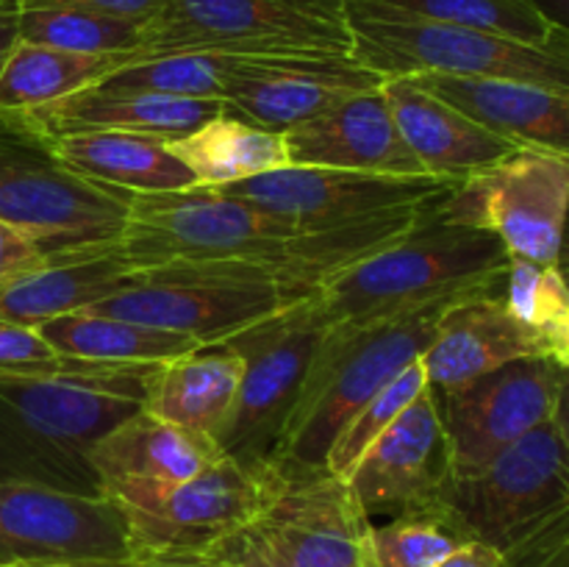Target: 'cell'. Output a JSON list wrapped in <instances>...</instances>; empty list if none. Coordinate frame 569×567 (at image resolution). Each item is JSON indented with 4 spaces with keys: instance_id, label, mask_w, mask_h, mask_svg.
<instances>
[{
    "instance_id": "e0dca14e",
    "label": "cell",
    "mask_w": 569,
    "mask_h": 567,
    "mask_svg": "<svg viewBox=\"0 0 569 567\" xmlns=\"http://www.w3.org/2000/svg\"><path fill=\"white\" fill-rule=\"evenodd\" d=\"M383 78L339 56H242L222 87L228 115L270 131H292Z\"/></svg>"
},
{
    "instance_id": "7a4b0ae2",
    "label": "cell",
    "mask_w": 569,
    "mask_h": 567,
    "mask_svg": "<svg viewBox=\"0 0 569 567\" xmlns=\"http://www.w3.org/2000/svg\"><path fill=\"white\" fill-rule=\"evenodd\" d=\"M509 250L483 228L422 215L411 231L348 267L317 292L328 326H367L456 295H500Z\"/></svg>"
},
{
    "instance_id": "9a60e30c",
    "label": "cell",
    "mask_w": 569,
    "mask_h": 567,
    "mask_svg": "<svg viewBox=\"0 0 569 567\" xmlns=\"http://www.w3.org/2000/svg\"><path fill=\"white\" fill-rule=\"evenodd\" d=\"M565 367L550 356H522L472 378L453 392H433L453 476H470L550 420Z\"/></svg>"
},
{
    "instance_id": "8d00e7d4",
    "label": "cell",
    "mask_w": 569,
    "mask_h": 567,
    "mask_svg": "<svg viewBox=\"0 0 569 567\" xmlns=\"http://www.w3.org/2000/svg\"><path fill=\"white\" fill-rule=\"evenodd\" d=\"M20 9H78L92 11V14L117 17V20H131L139 26H148L167 0H17Z\"/></svg>"
},
{
    "instance_id": "7bdbcfd3",
    "label": "cell",
    "mask_w": 569,
    "mask_h": 567,
    "mask_svg": "<svg viewBox=\"0 0 569 567\" xmlns=\"http://www.w3.org/2000/svg\"><path fill=\"white\" fill-rule=\"evenodd\" d=\"M214 559L203 556H133L128 561H109L100 567H211Z\"/></svg>"
},
{
    "instance_id": "d4e9b609",
    "label": "cell",
    "mask_w": 569,
    "mask_h": 567,
    "mask_svg": "<svg viewBox=\"0 0 569 567\" xmlns=\"http://www.w3.org/2000/svg\"><path fill=\"white\" fill-rule=\"evenodd\" d=\"M244 359L226 342L200 345L156 365L142 409L172 426L217 439L237 409Z\"/></svg>"
},
{
    "instance_id": "d6a6232c",
    "label": "cell",
    "mask_w": 569,
    "mask_h": 567,
    "mask_svg": "<svg viewBox=\"0 0 569 567\" xmlns=\"http://www.w3.org/2000/svg\"><path fill=\"white\" fill-rule=\"evenodd\" d=\"M239 53H167L120 67L100 87L159 92L176 98L222 100V87Z\"/></svg>"
},
{
    "instance_id": "4316f807",
    "label": "cell",
    "mask_w": 569,
    "mask_h": 567,
    "mask_svg": "<svg viewBox=\"0 0 569 567\" xmlns=\"http://www.w3.org/2000/svg\"><path fill=\"white\" fill-rule=\"evenodd\" d=\"M61 159L89 181L126 192H178L198 187L189 167L159 137L128 131H81L53 137Z\"/></svg>"
},
{
    "instance_id": "c3c4849f",
    "label": "cell",
    "mask_w": 569,
    "mask_h": 567,
    "mask_svg": "<svg viewBox=\"0 0 569 567\" xmlns=\"http://www.w3.org/2000/svg\"><path fill=\"white\" fill-rule=\"evenodd\" d=\"M211 567H244V565H237V561H211Z\"/></svg>"
},
{
    "instance_id": "8992f818",
    "label": "cell",
    "mask_w": 569,
    "mask_h": 567,
    "mask_svg": "<svg viewBox=\"0 0 569 567\" xmlns=\"http://www.w3.org/2000/svg\"><path fill=\"white\" fill-rule=\"evenodd\" d=\"M167 53L353 59L348 0H167L131 64Z\"/></svg>"
},
{
    "instance_id": "30bf717a",
    "label": "cell",
    "mask_w": 569,
    "mask_h": 567,
    "mask_svg": "<svg viewBox=\"0 0 569 567\" xmlns=\"http://www.w3.org/2000/svg\"><path fill=\"white\" fill-rule=\"evenodd\" d=\"M289 478L272 465H242L222 456L200 476L156 495L117 504L128 520L133 556H203L259 515H264Z\"/></svg>"
},
{
    "instance_id": "b9f144b4",
    "label": "cell",
    "mask_w": 569,
    "mask_h": 567,
    "mask_svg": "<svg viewBox=\"0 0 569 567\" xmlns=\"http://www.w3.org/2000/svg\"><path fill=\"white\" fill-rule=\"evenodd\" d=\"M17 42H20V3L0 0V72H3Z\"/></svg>"
},
{
    "instance_id": "bcb514c9",
    "label": "cell",
    "mask_w": 569,
    "mask_h": 567,
    "mask_svg": "<svg viewBox=\"0 0 569 567\" xmlns=\"http://www.w3.org/2000/svg\"><path fill=\"white\" fill-rule=\"evenodd\" d=\"M559 267H561V270H565V267H569V211H567V222H565V239H561Z\"/></svg>"
},
{
    "instance_id": "ab89813d",
    "label": "cell",
    "mask_w": 569,
    "mask_h": 567,
    "mask_svg": "<svg viewBox=\"0 0 569 567\" xmlns=\"http://www.w3.org/2000/svg\"><path fill=\"white\" fill-rule=\"evenodd\" d=\"M506 567H569V539L503 554Z\"/></svg>"
},
{
    "instance_id": "1f68e13d",
    "label": "cell",
    "mask_w": 569,
    "mask_h": 567,
    "mask_svg": "<svg viewBox=\"0 0 569 567\" xmlns=\"http://www.w3.org/2000/svg\"><path fill=\"white\" fill-rule=\"evenodd\" d=\"M144 26L78 9H20V42L72 53H131Z\"/></svg>"
},
{
    "instance_id": "836d02e7",
    "label": "cell",
    "mask_w": 569,
    "mask_h": 567,
    "mask_svg": "<svg viewBox=\"0 0 569 567\" xmlns=\"http://www.w3.org/2000/svg\"><path fill=\"white\" fill-rule=\"evenodd\" d=\"M461 543L467 539L439 506L403 511L383 526H372V567H439Z\"/></svg>"
},
{
    "instance_id": "f35d334b",
    "label": "cell",
    "mask_w": 569,
    "mask_h": 567,
    "mask_svg": "<svg viewBox=\"0 0 569 567\" xmlns=\"http://www.w3.org/2000/svg\"><path fill=\"white\" fill-rule=\"evenodd\" d=\"M537 334L542 342V354L569 370V300Z\"/></svg>"
},
{
    "instance_id": "ba28073f",
    "label": "cell",
    "mask_w": 569,
    "mask_h": 567,
    "mask_svg": "<svg viewBox=\"0 0 569 567\" xmlns=\"http://www.w3.org/2000/svg\"><path fill=\"white\" fill-rule=\"evenodd\" d=\"M439 509L461 537L500 554L569 509V454L553 422H542L470 476H453Z\"/></svg>"
},
{
    "instance_id": "cb8c5ba5",
    "label": "cell",
    "mask_w": 569,
    "mask_h": 567,
    "mask_svg": "<svg viewBox=\"0 0 569 567\" xmlns=\"http://www.w3.org/2000/svg\"><path fill=\"white\" fill-rule=\"evenodd\" d=\"M222 100L206 98H176L159 92H131V89L94 87L61 98L50 106L28 111L50 137L81 131H128L159 137L172 142L187 137L203 122L226 115Z\"/></svg>"
},
{
    "instance_id": "f6af8a7d",
    "label": "cell",
    "mask_w": 569,
    "mask_h": 567,
    "mask_svg": "<svg viewBox=\"0 0 569 567\" xmlns=\"http://www.w3.org/2000/svg\"><path fill=\"white\" fill-rule=\"evenodd\" d=\"M531 3L542 11L545 20L569 33V0H531Z\"/></svg>"
},
{
    "instance_id": "8fae6325",
    "label": "cell",
    "mask_w": 569,
    "mask_h": 567,
    "mask_svg": "<svg viewBox=\"0 0 569 567\" xmlns=\"http://www.w3.org/2000/svg\"><path fill=\"white\" fill-rule=\"evenodd\" d=\"M315 298L222 339L242 356L244 372L237 409L217 445L242 465H270L300 398L306 372L331 328L322 320Z\"/></svg>"
},
{
    "instance_id": "484cf974",
    "label": "cell",
    "mask_w": 569,
    "mask_h": 567,
    "mask_svg": "<svg viewBox=\"0 0 569 567\" xmlns=\"http://www.w3.org/2000/svg\"><path fill=\"white\" fill-rule=\"evenodd\" d=\"M137 270L120 245L98 253L67 256L11 278L0 287V320L39 328L61 315L83 311L131 287Z\"/></svg>"
},
{
    "instance_id": "e575fe53",
    "label": "cell",
    "mask_w": 569,
    "mask_h": 567,
    "mask_svg": "<svg viewBox=\"0 0 569 567\" xmlns=\"http://www.w3.org/2000/svg\"><path fill=\"white\" fill-rule=\"evenodd\" d=\"M428 389V376L420 361L406 367L398 378L387 384L372 400H367L359 411L348 420V426L333 439L331 450L326 456V470L339 478H348L361 456L367 454L372 442L398 420L411 400L420 398Z\"/></svg>"
},
{
    "instance_id": "7c38bea8",
    "label": "cell",
    "mask_w": 569,
    "mask_h": 567,
    "mask_svg": "<svg viewBox=\"0 0 569 567\" xmlns=\"http://www.w3.org/2000/svg\"><path fill=\"white\" fill-rule=\"evenodd\" d=\"M569 211V161L517 150L472 172L437 203V215L495 233L511 259L559 265Z\"/></svg>"
},
{
    "instance_id": "9c48e42d",
    "label": "cell",
    "mask_w": 569,
    "mask_h": 567,
    "mask_svg": "<svg viewBox=\"0 0 569 567\" xmlns=\"http://www.w3.org/2000/svg\"><path fill=\"white\" fill-rule=\"evenodd\" d=\"M372 520L348 478H289L276 504L214 550L244 567H372Z\"/></svg>"
},
{
    "instance_id": "5b68a950",
    "label": "cell",
    "mask_w": 569,
    "mask_h": 567,
    "mask_svg": "<svg viewBox=\"0 0 569 567\" xmlns=\"http://www.w3.org/2000/svg\"><path fill=\"white\" fill-rule=\"evenodd\" d=\"M353 61L381 78L456 76L569 92V44L537 48L498 33L433 22L381 0H348Z\"/></svg>"
},
{
    "instance_id": "44dd1931",
    "label": "cell",
    "mask_w": 569,
    "mask_h": 567,
    "mask_svg": "<svg viewBox=\"0 0 569 567\" xmlns=\"http://www.w3.org/2000/svg\"><path fill=\"white\" fill-rule=\"evenodd\" d=\"M522 356H545L537 331L522 326L500 295H465L442 311L420 365L428 389L442 395Z\"/></svg>"
},
{
    "instance_id": "4fadbf2b",
    "label": "cell",
    "mask_w": 569,
    "mask_h": 567,
    "mask_svg": "<svg viewBox=\"0 0 569 567\" xmlns=\"http://www.w3.org/2000/svg\"><path fill=\"white\" fill-rule=\"evenodd\" d=\"M300 300L303 298H295L283 289L248 281L214 267L176 265L137 270L131 287L83 311L187 334L200 345H214L281 315Z\"/></svg>"
},
{
    "instance_id": "6da1fadb",
    "label": "cell",
    "mask_w": 569,
    "mask_h": 567,
    "mask_svg": "<svg viewBox=\"0 0 569 567\" xmlns=\"http://www.w3.org/2000/svg\"><path fill=\"white\" fill-rule=\"evenodd\" d=\"M156 365L109 381L0 370V484L31 481L103 495L89 450L142 409Z\"/></svg>"
},
{
    "instance_id": "3957f363",
    "label": "cell",
    "mask_w": 569,
    "mask_h": 567,
    "mask_svg": "<svg viewBox=\"0 0 569 567\" xmlns=\"http://www.w3.org/2000/svg\"><path fill=\"white\" fill-rule=\"evenodd\" d=\"M459 298L465 295L367 326L328 328L270 465L287 478L326 470L328 450L350 417L406 367L422 359L439 317Z\"/></svg>"
},
{
    "instance_id": "d590c367",
    "label": "cell",
    "mask_w": 569,
    "mask_h": 567,
    "mask_svg": "<svg viewBox=\"0 0 569 567\" xmlns=\"http://www.w3.org/2000/svg\"><path fill=\"white\" fill-rule=\"evenodd\" d=\"M142 365H120V361H92L64 356L44 342L37 328L14 326L0 320V370L20 376L50 378H87V381H109Z\"/></svg>"
},
{
    "instance_id": "7402d4cb",
    "label": "cell",
    "mask_w": 569,
    "mask_h": 567,
    "mask_svg": "<svg viewBox=\"0 0 569 567\" xmlns=\"http://www.w3.org/2000/svg\"><path fill=\"white\" fill-rule=\"evenodd\" d=\"M381 92L426 176L465 181L472 172L522 150L520 145L483 128L448 100L428 92L411 76L383 78Z\"/></svg>"
},
{
    "instance_id": "83f0119b",
    "label": "cell",
    "mask_w": 569,
    "mask_h": 567,
    "mask_svg": "<svg viewBox=\"0 0 569 567\" xmlns=\"http://www.w3.org/2000/svg\"><path fill=\"white\" fill-rule=\"evenodd\" d=\"M167 145L189 167L198 187H228L289 167L281 131L253 126L228 111Z\"/></svg>"
},
{
    "instance_id": "277c9868",
    "label": "cell",
    "mask_w": 569,
    "mask_h": 567,
    "mask_svg": "<svg viewBox=\"0 0 569 567\" xmlns=\"http://www.w3.org/2000/svg\"><path fill=\"white\" fill-rule=\"evenodd\" d=\"M133 195L78 176L28 111H0V222L48 261L120 245Z\"/></svg>"
},
{
    "instance_id": "f1b7e54d",
    "label": "cell",
    "mask_w": 569,
    "mask_h": 567,
    "mask_svg": "<svg viewBox=\"0 0 569 567\" xmlns=\"http://www.w3.org/2000/svg\"><path fill=\"white\" fill-rule=\"evenodd\" d=\"M128 64L131 53H72L17 42L0 72V111H33L50 106L94 87Z\"/></svg>"
},
{
    "instance_id": "52a82bcc",
    "label": "cell",
    "mask_w": 569,
    "mask_h": 567,
    "mask_svg": "<svg viewBox=\"0 0 569 567\" xmlns=\"http://www.w3.org/2000/svg\"><path fill=\"white\" fill-rule=\"evenodd\" d=\"M303 231L214 187H189L133 195L120 250L133 270L248 261L289 250Z\"/></svg>"
},
{
    "instance_id": "603a6c76",
    "label": "cell",
    "mask_w": 569,
    "mask_h": 567,
    "mask_svg": "<svg viewBox=\"0 0 569 567\" xmlns=\"http://www.w3.org/2000/svg\"><path fill=\"white\" fill-rule=\"evenodd\" d=\"M411 78L483 128L520 145L522 150H539L569 161V92L537 83L456 78L437 72Z\"/></svg>"
},
{
    "instance_id": "7dc6e473",
    "label": "cell",
    "mask_w": 569,
    "mask_h": 567,
    "mask_svg": "<svg viewBox=\"0 0 569 567\" xmlns=\"http://www.w3.org/2000/svg\"><path fill=\"white\" fill-rule=\"evenodd\" d=\"M9 567H100V565H9Z\"/></svg>"
},
{
    "instance_id": "ffe728a7",
    "label": "cell",
    "mask_w": 569,
    "mask_h": 567,
    "mask_svg": "<svg viewBox=\"0 0 569 567\" xmlns=\"http://www.w3.org/2000/svg\"><path fill=\"white\" fill-rule=\"evenodd\" d=\"M289 165L378 176H426L406 145L381 87L350 94L326 115L283 133Z\"/></svg>"
},
{
    "instance_id": "ac0fdd59",
    "label": "cell",
    "mask_w": 569,
    "mask_h": 567,
    "mask_svg": "<svg viewBox=\"0 0 569 567\" xmlns=\"http://www.w3.org/2000/svg\"><path fill=\"white\" fill-rule=\"evenodd\" d=\"M453 478L448 437L431 389L367 448L348 476L370 520L376 515L433 509Z\"/></svg>"
},
{
    "instance_id": "ee69618b",
    "label": "cell",
    "mask_w": 569,
    "mask_h": 567,
    "mask_svg": "<svg viewBox=\"0 0 569 567\" xmlns=\"http://www.w3.org/2000/svg\"><path fill=\"white\" fill-rule=\"evenodd\" d=\"M550 422L556 426V431H559L561 442H565L569 454V370H565V378H561V387H559V395H556V406H553V415H550Z\"/></svg>"
},
{
    "instance_id": "681fc988",
    "label": "cell",
    "mask_w": 569,
    "mask_h": 567,
    "mask_svg": "<svg viewBox=\"0 0 569 567\" xmlns=\"http://www.w3.org/2000/svg\"><path fill=\"white\" fill-rule=\"evenodd\" d=\"M561 272H565V278H567V284H569V267H565V270H561Z\"/></svg>"
},
{
    "instance_id": "74e56055",
    "label": "cell",
    "mask_w": 569,
    "mask_h": 567,
    "mask_svg": "<svg viewBox=\"0 0 569 567\" xmlns=\"http://www.w3.org/2000/svg\"><path fill=\"white\" fill-rule=\"evenodd\" d=\"M44 261L48 259L42 256V250L26 233L0 222V287L9 284L11 278L22 276V272L37 270Z\"/></svg>"
},
{
    "instance_id": "4dcf8cb0",
    "label": "cell",
    "mask_w": 569,
    "mask_h": 567,
    "mask_svg": "<svg viewBox=\"0 0 569 567\" xmlns=\"http://www.w3.org/2000/svg\"><path fill=\"white\" fill-rule=\"evenodd\" d=\"M381 3L426 20L498 33L537 48L569 44V33L545 20L531 0H381Z\"/></svg>"
},
{
    "instance_id": "5bb4252c",
    "label": "cell",
    "mask_w": 569,
    "mask_h": 567,
    "mask_svg": "<svg viewBox=\"0 0 569 567\" xmlns=\"http://www.w3.org/2000/svg\"><path fill=\"white\" fill-rule=\"evenodd\" d=\"M133 559L131 531L106 495L31 481L0 484V567Z\"/></svg>"
},
{
    "instance_id": "d6986e66",
    "label": "cell",
    "mask_w": 569,
    "mask_h": 567,
    "mask_svg": "<svg viewBox=\"0 0 569 567\" xmlns=\"http://www.w3.org/2000/svg\"><path fill=\"white\" fill-rule=\"evenodd\" d=\"M217 439L159 420L144 409L133 411L89 450L100 493L114 504L156 498L222 459Z\"/></svg>"
},
{
    "instance_id": "f546056e",
    "label": "cell",
    "mask_w": 569,
    "mask_h": 567,
    "mask_svg": "<svg viewBox=\"0 0 569 567\" xmlns=\"http://www.w3.org/2000/svg\"><path fill=\"white\" fill-rule=\"evenodd\" d=\"M44 342L59 354L92 361H120V365H161L200 348L198 339L142 322L120 320L92 311H72L37 328Z\"/></svg>"
},
{
    "instance_id": "2e32d148",
    "label": "cell",
    "mask_w": 569,
    "mask_h": 567,
    "mask_svg": "<svg viewBox=\"0 0 569 567\" xmlns=\"http://www.w3.org/2000/svg\"><path fill=\"white\" fill-rule=\"evenodd\" d=\"M459 181L433 176H378L331 167H281L248 181L214 187L278 220L306 228L342 226L442 200Z\"/></svg>"
},
{
    "instance_id": "60d3db41",
    "label": "cell",
    "mask_w": 569,
    "mask_h": 567,
    "mask_svg": "<svg viewBox=\"0 0 569 567\" xmlns=\"http://www.w3.org/2000/svg\"><path fill=\"white\" fill-rule=\"evenodd\" d=\"M439 567H506L503 554L487 543H461Z\"/></svg>"
}]
</instances>
